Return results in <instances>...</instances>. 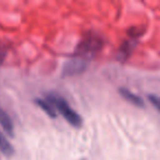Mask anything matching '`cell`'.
Wrapping results in <instances>:
<instances>
[{
	"mask_svg": "<svg viewBox=\"0 0 160 160\" xmlns=\"http://www.w3.org/2000/svg\"><path fill=\"white\" fill-rule=\"evenodd\" d=\"M118 93L121 94V97H122L124 100H126L127 102H129L131 104L135 105V107H137V108L145 107L144 100H142L138 94L134 93L133 91H131V90L127 89V88H123V87L120 88V89H118Z\"/></svg>",
	"mask_w": 160,
	"mask_h": 160,
	"instance_id": "277c9868",
	"label": "cell"
},
{
	"mask_svg": "<svg viewBox=\"0 0 160 160\" xmlns=\"http://www.w3.org/2000/svg\"><path fill=\"white\" fill-rule=\"evenodd\" d=\"M0 125H1L2 129L8 134V135H10V136L14 135L13 122H12L9 114H8L2 108H0Z\"/></svg>",
	"mask_w": 160,
	"mask_h": 160,
	"instance_id": "5b68a950",
	"label": "cell"
},
{
	"mask_svg": "<svg viewBox=\"0 0 160 160\" xmlns=\"http://www.w3.org/2000/svg\"><path fill=\"white\" fill-rule=\"evenodd\" d=\"M6 55H7V51L5 48H2V47H0V66H1V64L5 60Z\"/></svg>",
	"mask_w": 160,
	"mask_h": 160,
	"instance_id": "30bf717a",
	"label": "cell"
},
{
	"mask_svg": "<svg viewBox=\"0 0 160 160\" xmlns=\"http://www.w3.org/2000/svg\"><path fill=\"white\" fill-rule=\"evenodd\" d=\"M88 66H89V62L72 56L70 59H68L65 62L64 67H62V76L64 77L78 76L80 73L85 72L87 70Z\"/></svg>",
	"mask_w": 160,
	"mask_h": 160,
	"instance_id": "3957f363",
	"label": "cell"
},
{
	"mask_svg": "<svg viewBox=\"0 0 160 160\" xmlns=\"http://www.w3.org/2000/svg\"><path fill=\"white\" fill-rule=\"evenodd\" d=\"M0 151L7 157H11L14 153V148L12 144L7 139L5 134L0 131Z\"/></svg>",
	"mask_w": 160,
	"mask_h": 160,
	"instance_id": "ba28073f",
	"label": "cell"
},
{
	"mask_svg": "<svg viewBox=\"0 0 160 160\" xmlns=\"http://www.w3.org/2000/svg\"><path fill=\"white\" fill-rule=\"evenodd\" d=\"M132 38H129L128 41H125V43H123L122 47H121L120 52H118V57L121 58L122 60H125L127 57H128V55L132 53V51H133L134 46L136 45V41L134 40V36L135 35H131Z\"/></svg>",
	"mask_w": 160,
	"mask_h": 160,
	"instance_id": "52a82bcc",
	"label": "cell"
},
{
	"mask_svg": "<svg viewBox=\"0 0 160 160\" xmlns=\"http://www.w3.org/2000/svg\"><path fill=\"white\" fill-rule=\"evenodd\" d=\"M35 103L41 110H43V111H44L45 113L49 116V118H54L57 116V112H56V110L54 109V107L46 100V99L38 98V99H35Z\"/></svg>",
	"mask_w": 160,
	"mask_h": 160,
	"instance_id": "8992f818",
	"label": "cell"
},
{
	"mask_svg": "<svg viewBox=\"0 0 160 160\" xmlns=\"http://www.w3.org/2000/svg\"><path fill=\"white\" fill-rule=\"evenodd\" d=\"M102 46L103 40L100 38V35L89 33L80 41V43L76 47L75 53H73L72 56L90 62V59L93 58L98 54V52H100Z\"/></svg>",
	"mask_w": 160,
	"mask_h": 160,
	"instance_id": "7a4b0ae2",
	"label": "cell"
},
{
	"mask_svg": "<svg viewBox=\"0 0 160 160\" xmlns=\"http://www.w3.org/2000/svg\"><path fill=\"white\" fill-rule=\"evenodd\" d=\"M45 99L53 105L54 109L56 110V112H58L68 122L69 125H71L72 127H76V128L81 127V125H82V118L69 105V103L67 102V100L64 97L60 96L57 92L52 91L46 94Z\"/></svg>",
	"mask_w": 160,
	"mask_h": 160,
	"instance_id": "6da1fadb",
	"label": "cell"
},
{
	"mask_svg": "<svg viewBox=\"0 0 160 160\" xmlns=\"http://www.w3.org/2000/svg\"><path fill=\"white\" fill-rule=\"evenodd\" d=\"M148 100L152 104V107L160 113V97L156 96V94H149Z\"/></svg>",
	"mask_w": 160,
	"mask_h": 160,
	"instance_id": "9c48e42d",
	"label": "cell"
}]
</instances>
